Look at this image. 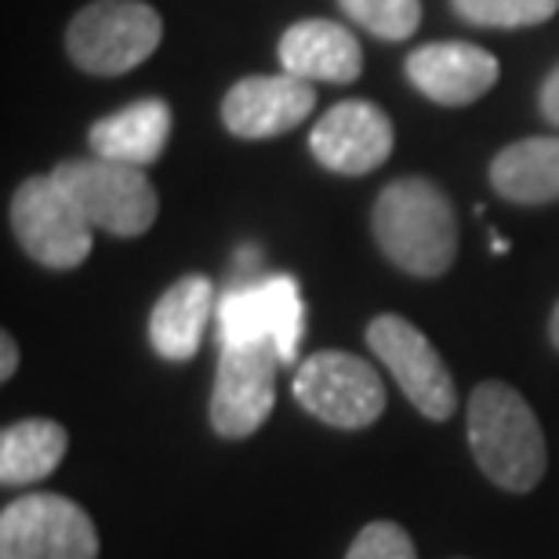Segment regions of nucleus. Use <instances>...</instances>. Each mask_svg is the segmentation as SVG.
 Here are the masks:
<instances>
[{"label":"nucleus","instance_id":"nucleus-1","mask_svg":"<svg viewBox=\"0 0 559 559\" xmlns=\"http://www.w3.org/2000/svg\"><path fill=\"white\" fill-rule=\"evenodd\" d=\"M374 240L411 276H440L457 259V218L447 193L429 178L407 175L374 200Z\"/></svg>","mask_w":559,"mask_h":559},{"label":"nucleus","instance_id":"nucleus-2","mask_svg":"<svg viewBox=\"0 0 559 559\" xmlns=\"http://www.w3.org/2000/svg\"><path fill=\"white\" fill-rule=\"evenodd\" d=\"M468 447L490 484L527 495L549 468L538 415L506 382H479L468 396Z\"/></svg>","mask_w":559,"mask_h":559},{"label":"nucleus","instance_id":"nucleus-3","mask_svg":"<svg viewBox=\"0 0 559 559\" xmlns=\"http://www.w3.org/2000/svg\"><path fill=\"white\" fill-rule=\"evenodd\" d=\"M164 22L145 0H92L66 29L73 66L95 76H120L160 48Z\"/></svg>","mask_w":559,"mask_h":559},{"label":"nucleus","instance_id":"nucleus-4","mask_svg":"<svg viewBox=\"0 0 559 559\" xmlns=\"http://www.w3.org/2000/svg\"><path fill=\"white\" fill-rule=\"evenodd\" d=\"M51 175L84 211V218L114 237H142L160 211V197L142 167L106 160V156H73Z\"/></svg>","mask_w":559,"mask_h":559},{"label":"nucleus","instance_id":"nucleus-5","mask_svg":"<svg viewBox=\"0 0 559 559\" xmlns=\"http://www.w3.org/2000/svg\"><path fill=\"white\" fill-rule=\"evenodd\" d=\"M11 229L44 270H76L95 243V226L55 175L26 178L11 197Z\"/></svg>","mask_w":559,"mask_h":559},{"label":"nucleus","instance_id":"nucleus-6","mask_svg":"<svg viewBox=\"0 0 559 559\" xmlns=\"http://www.w3.org/2000/svg\"><path fill=\"white\" fill-rule=\"evenodd\" d=\"M295 400L334 429H367L385 411V385L364 356L323 349L295 374Z\"/></svg>","mask_w":559,"mask_h":559},{"label":"nucleus","instance_id":"nucleus-7","mask_svg":"<svg viewBox=\"0 0 559 559\" xmlns=\"http://www.w3.org/2000/svg\"><path fill=\"white\" fill-rule=\"evenodd\" d=\"M0 559H98L92 516L62 495H26L0 512Z\"/></svg>","mask_w":559,"mask_h":559},{"label":"nucleus","instance_id":"nucleus-8","mask_svg":"<svg viewBox=\"0 0 559 559\" xmlns=\"http://www.w3.org/2000/svg\"><path fill=\"white\" fill-rule=\"evenodd\" d=\"M367 345L389 367V374L396 378V385L404 389L415 411L432 421H447L454 415V378L447 371L443 356L436 353V345L415 323L396 317V312H382V317L367 323Z\"/></svg>","mask_w":559,"mask_h":559},{"label":"nucleus","instance_id":"nucleus-9","mask_svg":"<svg viewBox=\"0 0 559 559\" xmlns=\"http://www.w3.org/2000/svg\"><path fill=\"white\" fill-rule=\"evenodd\" d=\"M276 364L280 356L273 345L222 349L211 389V429L226 440L259 432L276 404Z\"/></svg>","mask_w":559,"mask_h":559},{"label":"nucleus","instance_id":"nucleus-10","mask_svg":"<svg viewBox=\"0 0 559 559\" xmlns=\"http://www.w3.org/2000/svg\"><path fill=\"white\" fill-rule=\"evenodd\" d=\"M396 145L393 120H389L374 103L364 98H345V103L331 106L328 114L317 120L309 135L312 156L334 175H371L374 167L389 160Z\"/></svg>","mask_w":559,"mask_h":559},{"label":"nucleus","instance_id":"nucleus-11","mask_svg":"<svg viewBox=\"0 0 559 559\" xmlns=\"http://www.w3.org/2000/svg\"><path fill=\"white\" fill-rule=\"evenodd\" d=\"M312 106H317V92L301 76H243L222 98V124L237 139H276L298 128L312 114Z\"/></svg>","mask_w":559,"mask_h":559},{"label":"nucleus","instance_id":"nucleus-12","mask_svg":"<svg viewBox=\"0 0 559 559\" xmlns=\"http://www.w3.org/2000/svg\"><path fill=\"white\" fill-rule=\"evenodd\" d=\"M498 59L479 44L436 40L407 55V76L440 106H468L498 84Z\"/></svg>","mask_w":559,"mask_h":559},{"label":"nucleus","instance_id":"nucleus-13","mask_svg":"<svg viewBox=\"0 0 559 559\" xmlns=\"http://www.w3.org/2000/svg\"><path fill=\"white\" fill-rule=\"evenodd\" d=\"M280 66L309 84H353L364 70V55L353 33L338 22L306 19L280 37Z\"/></svg>","mask_w":559,"mask_h":559},{"label":"nucleus","instance_id":"nucleus-14","mask_svg":"<svg viewBox=\"0 0 559 559\" xmlns=\"http://www.w3.org/2000/svg\"><path fill=\"white\" fill-rule=\"evenodd\" d=\"M215 284L200 273L175 280L153 306L150 317V342L156 356L164 360H193L211 317H215Z\"/></svg>","mask_w":559,"mask_h":559},{"label":"nucleus","instance_id":"nucleus-15","mask_svg":"<svg viewBox=\"0 0 559 559\" xmlns=\"http://www.w3.org/2000/svg\"><path fill=\"white\" fill-rule=\"evenodd\" d=\"M167 135H171V106L164 98H139V103L95 120L87 142H92L95 156L145 167L164 156Z\"/></svg>","mask_w":559,"mask_h":559},{"label":"nucleus","instance_id":"nucleus-16","mask_svg":"<svg viewBox=\"0 0 559 559\" xmlns=\"http://www.w3.org/2000/svg\"><path fill=\"white\" fill-rule=\"evenodd\" d=\"M490 186L498 197L523 207L559 200V139H520L490 164Z\"/></svg>","mask_w":559,"mask_h":559},{"label":"nucleus","instance_id":"nucleus-17","mask_svg":"<svg viewBox=\"0 0 559 559\" xmlns=\"http://www.w3.org/2000/svg\"><path fill=\"white\" fill-rule=\"evenodd\" d=\"M70 436L51 418H22L0 432V479L4 487L37 484L66 457Z\"/></svg>","mask_w":559,"mask_h":559},{"label":"nucleus","instance_id":"nucleus-18","mask_svg":"<svg viewBox=\"0 0 559 559\" xmlns=\"http://www.w3.org/2000/svg\"><path fill=\"white\" fill-rule=\"evenodd\" d=\"M222 349L233 345H273L276 334V276L259 284H237L218 298L215 309Z\"/></svg>","mask_w":559,"mask_h":559},{"label":"nucleus","instance_id":"nucleus-19","mask_svg":"<svg viewBox=\"0 0 559 559\" xmlns=\"http://www.w3.org/2000/svg\"><path fill=\"white\" fill-rule=\"evenodd\" d=\"M451 4L465 22L490 29L542 26L559 11V0H451Z\"/></svg>","mask_w":559,"mask_h":559},{"label":"nucleus","instance_id":"nucleus-20","mask_svg":"<svg viewBox=\"0 0 559 559\" xmlns=\"http://www.w3.org/2000/svg\"><path fill=\"white\" fill-rule=\"evenodd\" d=\"M356 26L382 40H407L421 26V0H338Z\"/></svg>","mask_w":559,"mask_h":559},{"label":"nucleus","instance_id":"nucleus-21","mask_svg":"<svg viewBox=\"0 0 559 559\" xmlns=\"http://www.w3.org/2000/svg\"><path fill=\"white\" fill-rule=\"evenodd\" d=\"M345 559H418V552H415L411 534L400 527V523L374 520L356 534Z\"/></svg>","mask_w":559,"mask_h":559},{"label":"nucleus","instance_id":"nucleus-22","mask_svg":"<svg viewBox=\"0 0 559 559\" xmlns=\"http://www.w3.org/2000/svg\"><path fill=\"white\" fill-rule=\"evenodd\" d=\"M542 114L549 124L559 128V66L549 73V81L542 84Z\"/></svg>","mask_w":559,"mask_h":559},{"label":"nucleus","instance_id":"nucleus-23","mask_svg":"<svg viewBox=\"0 0 559 559\" xmlns=\"http://www.w3.org/2000/svg\"><path fill=\"white\" fill-rule=\"evenodd\" d=\"M15 367H19V345H15V338H11V334L4 331L0 334V378H8L15 374Z\"/></svg>","mask_w":559,"mask_h":559},{"label":"nucleus","instance_id":"nucleus-24","mask_svg":"<svg viewBox=\"0 0 559 559\" xmlns=\"http://www.w3.org/2000/svg\"><path fill=\"white\" fill-rule=\"evenodd\" d=\"M549 338H552V345L559 349V301H556V309H552V320H549Z\"/></svg>","mask_w":559,"mask_h":559}]
</instances>
